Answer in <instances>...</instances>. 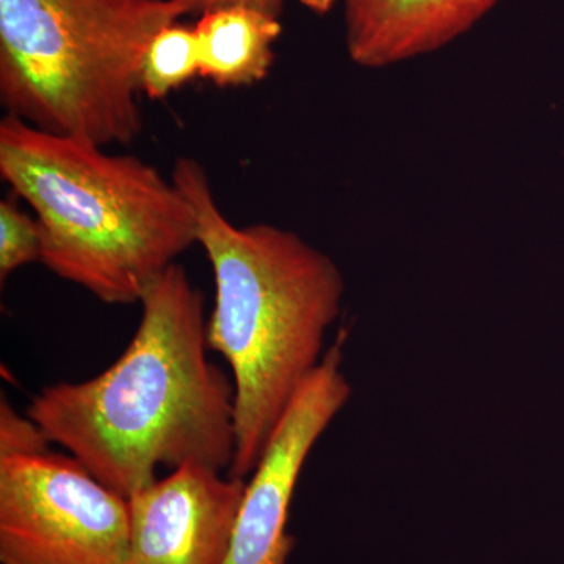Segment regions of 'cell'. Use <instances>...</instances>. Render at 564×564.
<instances>
[{
	"instance_id": "cell-1",
	"label": "cell",
	"mask_w": 564,
	"mask_h": 564,
	"mask_svg": "<svg viewBox=\"0 0 564 564\" xmlns=\"http://www.w3.org/2000/svg\"><path fill=\"white\" fill-rule=\"evenodd\" d=\"M139 328L109 369L41 389L25 414L99 481L131 499L161 469L228 473L234 384L207 351L203 292L173 263L141 293Z\"/></svg>"
},
{
	"instance_id": "cell-2",
	"label": "cell",
	"mask_w": 564,
	"mask_h": 564,
	"mask_svg": "<svg viewBox=\"0 0 564 564\" xmlns=\"http://www.w3.org/2000/svg\"><path fill=\"white\" fill-rule=\"evenodd\" d=\"M172 177L214 272L207 345L231 367L236 451L228 474L247 481L321 366L326 333L343 307L344 276L296 232L269 223L234 225L195 159H180Z\"/></svg>"
},
{
	"instance_id": "cell-3",
	"label": "cell",
	"mask_w": 564,
	"mask_h": 564,
	"mask_svg": "<svg viewBox=\"0 0 564 564\" xmlns=\"http://www.w3.org/2000/svg\"><path fill=\"white\" fill-rule=\"evenodd\" d=\"M0 177L40 223L41 263L106 304L139 303L198 245L184 193L151 163L7 115Z\"/></svg>"
},
{
	"instance_id": "cell-4",
	"label": "cell",
	"mask_w": 564,
	"mask_h": 564,
	"mask_svg": "<svg viewBox=\"0 0 564 564\" xmlns=\"http://www.w3.org/2000/svg\"><path fill=\"white\" fill-rule=\"evenodd\" d=\"M182 17L176 0H0V102L43 131L131 144L144 52Z\"/></svg>"
},
{
	"instance_id": "cell-5",
	"label": "cell",
	"mask_w": 564,
	"mask_h": 564,
	"mask_svg": "<svg viewBox=\"0 0 564 564\" xmlns=\"http://www.w3.org/2000/svg\"><path fill=\"white\" fill-rule=\"evenodd\" d=\"M129 500L74 456L0 458V564H124Z\"/></svg>"
},
{
	"instance_id": "cell-6",
	"label": "cell",
	"mask_w": 564,
	"mask_h": 564,
	"mask_svg": "<svg viewBox=\"0 0 564 564\" xmlns=\"http://www.w3.org/2000/svg\"><path fill=\"white\" fill-rule=\"evenodd\" d=\"M343 345L340 334L293 400L248 478L223 564H288L295 544L288 533L289 513L304 462L350 399Z\"/></svg>"
},
{
	"instance_id": "cell-7",
	"label": "cell",
	"mask_w": 564,
	"mask_h": 564,
	"mask_svg": "<svg viewBox=\"0 0 564 564\" xmlns=\"http://www.w3.org/2000/svg\"><path fill=\"white\" fill-rule=\"evenodd\" d=\"M247 481L187 464L129 500L124 564H223Z\"/></svg>"
},
{
	"instance_id": "cell-8",
	"label": "cell",
	"mask_w": 564,
	"mask_h": 564,
	"mask_svg": "<svg viewBox=\"0 0 564 564\" xmlns=\"http://www.w3.org/2000/svg\"><path fill=\"white\" fill-rule=\"evenodd\" d=\"M500 0H344L348 55L386 68L447 46Z\"/></svg>"
},
{
	"instance_id": "cell-9",
	"label": "cell",
	"mask_w": 564,
	"mask_h": 564,
	"mask_svg": "<svg viewBox=\"0 0 564 564\" xmlns=\"http://www.w3.org/2000/svg\"><path fill=\"white\" fill-rule=\"evenodd\" d=\"M199 77L223 88L250 87L269 76L280 17L256 7H218L204 11L195 25Z\"/></svg>"
},
{
	"instance_id": "cell-10",
	"label": "cell",
	"mask_w": 564,
	"mask_h": 564,
	"mask_svg": "<svg viewBox=\"0 0 564 564\" xmlns=\"http://www.w3.org/2000/svg\"><path fill=\"white\" fill-rule=\"evenodd\" d=\"M199 76V50L195 25L174 21L152 36L141 63V93L162 101L170 93Z\"/></svg>"
},
{
	"instance_id": "cell-11",
	"label": "cell",
	"mask_w": 564,
	"mask_h": 564,
	"mask_svg": "<svg viewBox=\"0 0 564 564\" xmlns=\"http://www.w3.org/2000/svg\"><path fill=\"white\" fill-rule=\"evenodd\" d=\"M40 223L35 215L22 210L13 198L0 202V281L29 263L41 262Z\"/></svg>"
},
{
	"instance_id": "cell-12",
	"label": "cell",
	"mask_w": 564,
	"mask_h": 564,
	"mask_svg": "<svg viewBox=\"0 0 564 564\" xmlns=\"http://www.w3.org/2000/svg\"><path fill=\"white\" fill-rule=\"evenodd\" d=\"M51 444L39 423L18 414L6 399L0 402V458L44 454Z\"/></svg>"
},
{
	"instance_id": "cell-13",
	"label": "cell",
	"mask_w": 564,
	"mask_h": 564,
	"mask_svg": "<svg viewBox=\"0 0 564 564\" xmlns=\"http://www.w3.org/2000/svg\"><path fill=\"white\" fill-rule=\"evenodd\" d=\"M176 2L180 3L184 17H187V14H203L204 11L218 9V7L236 6V3L256 7V9L269 11L274 17H280L285 0H176Z\"/></svg>"
},
{
	"instance_id": "cell-14",
	"label": "cell",
	"mask_w": 564,
	"mask_h": 564,
	"mask_svg": "<svg viewBox=\"0 0 564 564\" xmlns=\"http://www.w3.org/2000/svg\"><path fill=\"white\" fill-rule=\"evenodd\" d=\"M303 7H306L307 10L314 11L317 14L328 13L329 10L336 6L339 0H299Z\"/></svg>"
}]
</instances>
